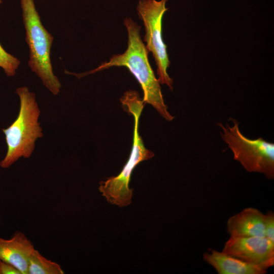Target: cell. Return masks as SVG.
<instances>
[{"mask_svg":"<svg viewBox=\"0 0 274 274\" xmlns=\"http://www.w3.org/2000/svg\"><path fill=\"white\" fill-rule=\"evenodd\" d=\"M0 274H21L15 266L0 259Z\"/></svg>","mask_w":274,"mask_h":274,"instance_id":"obj_14","label":"cell"},{"mask_svg":"<svg viewBox=\"0 0 274 274\" xmlns=\"http://www.w3.org/2000/svg\"><path fill=\"white\" fill-rule=\"evenodd\" d=\"M167 1L140 0L136 11L145 27L146 47L155 59L158 80L160 84H166L172 90L173 80L167 72L170 62L162 35V21L164 14L168 10L166 7Z\"/></svg>","mask_w":274,"mask_h":274,"instance_id":"obj_6","label":"cell"},{"mask_svg":"<svg viewBox=\"0 0 274 274\" xmlns=\"http://www.w3.org/2000/svg\"><path fill=\"white\" fill-rule=\"evenodd\" d=\"M3 0H0V4ZM19 60L8 53L0 44V67L8 76H13L20 64Z\"/></svg>","mask_w":274,"mask_h":274,"instance_id":"obj_12","label":"cell"},{"mask_svg":"<svg viewBox=\"0 0 274 274\" xmlns=\"http://www.w3.org/2000/svg\"><path fill=\"white\" fill-rule=\"evenodd\" d=\"M242 260L268 268L274 265V242L265 236L231 237L222 251Z\"/></svg>","mask_w":274,"mask_h":274,"instance_id":"obj_7","label":"cell"},{"mask_svg":"<svg viewBox=\"0 0 274 274\" xmlns=\"http://www.w3.org/2000/svg\"><path fill=\"white\" fill-rule=\"evenodd\" d=\"M264 230L265 236L274 242V213L272 211L265 214Z\"/></svg>","mask_w":274,"mask_h":274,"instance_id":"obj_13","label":"cell"},{"mask_svg":"<svg viewBox=\"0 0 274 274\" xmlns=\"http://www.w3.org/2000/svg\"><path fill=\"white\" fill-rule=\"evenodd\" d=\"M203 259L219 274H265L267 267L247 262L215 250L203 254Z\"/></svg>","mask_w":274,"mask_h":274,"instance_id":"obj_10","label":"cell"},{"mask_svg":"<svg viewBox=\"0 0 274 274\" xmlns=\"http://www.w3.org/2000/svg\"><path fill=\"white\" fill-rule=\"evenodd\" d=\"M57 263L47 259L36 249L31 253L28 263L27 274H63Z\"/></svg>","mask_w":274,"mask_h":274,"instance_id":"obj_11","label":"cell"},{"mask_svg":"<svg viewBox=\"0 0 274 274\" xmlns=\"http://www.w3.org/2000/svg\"><path fill=\"white\" fill-rule=\"evenodd\" d=\"M26 41L29 49L28 65L54 94L61 88L54 74L50 59L53 38L43 25L33 0H20Z\"/></svg>","mask_w":274,"mask_h":274,"instance_id":"obj_4","label":"cell"},{"mask_svg":"<svg viewBox=\"0 0 274 274\" xmlns=\"http://www.w3.org/2000/svg\"><path fill=\"white\" fill-rule=\"evenodd\" d=\"M233 125L218 124L222 129L221 136L246 170L263 174L267 179H274V144L262 138L250 139L245 136L239 128V122L230 118Z\"/></svg>","mask_w":274,"mask_h":274,"instance_id":"obj_5","label":"cell"},{"mask_svg":"<svg viewBox=\"0 0 274 274\" xmlns=\"http://www.w3.org/2000/svg\"><path fill=\"white\" fill-rule=\"evenodd\" d=\"M16 93L20 98V109L17 118L7 128L3 129L7 145V151L0 166H11L20 157L29 158L35 147V142L43 136L42 129L38 122L40 111L35 93L27 87L18 88Z\"/></svg>","mask_w":274,"mask_h":274,"instance_id":"obj_3","label":"cell"},{"mask_svg":"<svg viewBox=\"0 0 274 274\" xmlns=\"http://www.w3.org/2000/svg\"><path fill=\"white\" fill-rule=\"evenodd\" d=\"M124 110L131 114L134 118V133L131 151L126 163L121 173L116 177H112L100 182L99 190L107 201L112 204L123 207L131 203L132 189L129 188L131 173L141 161L154 156V153L144 146L139 133V118L145 102L134 90L125 92L120 98Z\"/></svg>","mask_w":274,"mask_h":274,"instance_id":"obj_2","label":"cell"},{"mask_svg":"<svg viewBox=\"0 0 274 274\" xmlns=\"http://www.w3.org/2000/svg\"><path fill=\"white\" fill-rule=\"evenodd\" d=\"M35 249L22 232L16 231L10 239L0 236V259L15 266L21 274H27L29 256Z\"/></svg>","mask_w":274,"mask_h":274,"instance_id":"obj_8","label":"cell"},{"mask_svg":"<svg viewBox=\"0 0 274 274\" xmlns=\"http://www.w3.org/2000/svg\"><path fill=\"white\" fill-rule=\"evenodd\" d=\"M124 24L128 33L127 48L124 53L114 55L109 61L101 63L96 68L89 72L81 74L68 73L80 78L112 66L126 67L141 85L145 104L152 105L161 117L170 121L174 117L167 111L160 83L149 62V52L140 36L141 27L130 17L125 18Z\"/></svg>","mask_w":274,"mask_h":274,"instance_id":"obj_1","label":"cell"},{"mask_svg":"<svg viewBox=\"0 0 274 274\" xmlns=\"http://www.w3.org/2000/svg\"><path fill=\"white\" fill-rule=\"evenodd\" d=\"M264 219L265 214L258 209L245 208L228 218L227 231L231 237L265 236Z\"/></svg>","mask_w":274,"mask_h":274,"instance_id":"obj_9","label":"cell"}]
</instances>
